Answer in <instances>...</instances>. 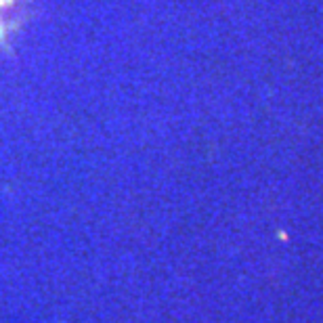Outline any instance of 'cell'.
Segmentation results:
<instances>
[{
	"mask_svg": "<svg viewBox=\"0 0 323 323\" xmlns=\"http://www.w3.org/2000/svg\"><path fill=\"white\" fill-rule=\"evenodd\" d=\"M17 0H0V34L5 30V19L7 15H11V11H13Z\"/></svg>",
	"mask_w": 323,
	"mask_h": 323,
	"instance_id": "cell-1",
	"label": "cell"
}]
</instances>
